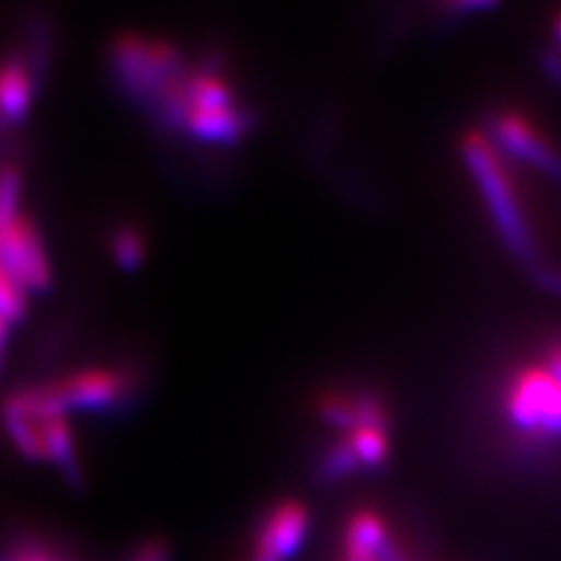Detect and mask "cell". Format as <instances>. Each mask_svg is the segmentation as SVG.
I'll list each match as a JSON object with an SVG mask.
<instances>
[{"mask_svg":"<svg viewBox=\"0 0 561 561\" xmlns=\"http://www.w3.org/2000/svg\"><path fill=\"white\" fill-rule=\"evenodd\" d=\"M111 253L122 270L134 272L146 260V241L134 227H119L111 239Z\"/></svg>","mask_w":561,"mask_h":561,"instance_id":"cell-10","label":"cell"},{"mask_svg":"<svg viewBox=\"0 0 561 561\" xmlns=\"http://www.w3.org/2000/svg\"><path fill=\"white\" fill-rule=\"evenodd\" d=\"M311 515L307 505L284 499L267 507L257 524L249 561H288L302 548V542L309 534Z\"/></svg>","mask_w":561,"mask_h":561,"instance_id":"cell-7","label":"cell"},{"mask_svg":"<svg viewBox=\"0 0 561 561\" xmlns=\"http://www.w3.org/2000/svg\"><path fill=\"white\" fill-rule=\"evenodd\" d=\"M342 561H379L377 550H363L356 546H348V542H342Z\"/></svg>","mask_w":561,"mask_h":561,"instance_id":"cell-14","label":"cell"},{"mask_svg":"<svg viewBox=\"0 0 561 561\" xmlns=\"http://www.w3.org/2000/svg\"><path fill=\"white\" fill-rule=\"evenodd\" d=\"M146 108L167 129L206 146H237L251 129V117L237 101L230 82L214 70L183 66Z\"/></svg>","mask_w":561,"mask_h":561,"instance_id":"cell-1","label":"cell"},{"mask_svg":"<svg viewBox=\"0 0 561 561\" xmlns=\"http://www.w3.org/2000/svg\"><path fill=\"white\" fill-rule=\"evenodd\" d=\"M3 426L28 461H47L57 466L70 484L82 482L73 428L66 412L47 398L41 383L5 398Z\"/></svg>","mask_w":561,"mask_h":561,"instance_id":"cell-3","label":"cell"},{"mask_svg":"<svg viewBox=\"0 0 561 561\" xmlns=\"http://www.w3.org/2000/svg\"><path fill=\"white\" fill-rule=\"evenodd\" d=\"M35 96V70L20 57L12 55L0 61V119L16 122L31 108Z\"/></svg>","mask_w":561,"mask_h":561,"instance_id":"cell-9","label":"cell"},{"mask_svg":"<svg viewBox=\"0 0 561 561\" xmlns=\"http://www.w3.org/2000/svg\"><path fill=\"white\" fill-rule=\"evenodd\" d=\"M26 305H28V290L3 265H0V316H5L10 323L20 321L26 313Z\"/></svg>","mask_w":561,"mask_h":561,"instance_id":"cell-11","label":"cell"},{"mask_svg":"<svg viewBox=\"0 0 561 561\" xmlns=\"http://www.w3.org/2000/svg\"><path fill=\"white\" fill-rule=\"evenodd\" d=\"M461 152L470 169L472 181H476L480 195L489 208L491 222H494L503 243L507 245V251L517 260L526 262V265H531L536 260L534 234L511 173L503 169L499 148L491 144L489 136L468 131L463 136Z\"/></svg>","mask_w":561,"mask_h":561,"instance_id":"cell-4","label":"cell"},{"mask_svg":"<svg viewBox=\"0 0 561 561\" xmlns=\"http://www.w3.org/2000/svg\"><path fill=\"white\" fill-rule=\"evenodd\" d=\"M491 144L538 171H546L550 179L561 181V154L526 117L517 113H499L491 119Z\"/></svg>","mask_w":561,"mask_h":561,"instance_id":"cell-8","label":"cell"},{"mask_svg":"<svg viewBox=\"0 0 561 561\" xmlns=\"http://www.w3.org/2000/svg\"><path fill=\"white\" fill-rule=\"evenodd\" d=\"M8 342H10V321L5 316H0V367H3V360H5Z\"/></svg>","mask_w":561,"mask_h":561,"instance_id":"cell-16","label":"cell"},{"mask_svg":"<svg viewBox=\"0 0 561 561\" xmlns=\"http://www.w3.org/2000/svg\"><path fill=\"white\" fill-rule=\"evenodd\" d=\"M0 265L28 293L47 290L51 284V265L45 241L24 210L0 222Z\"/></svg>","mask_w":561,"mask_h":561,"instance_id":"cell-6","label":"cell"},{"mask_svg":"<svg viewBox=\"0 0 561 561\" xmlns=\"http://www.w3.org/2000/svg\"><path fill=\"white\" fill-rule=\"evenodd\" d=\"M49 400L64 412H111L131 393V377L113 367H87L43 383Z\"/></svg>","mask_w":561,"mask_h":561,"instance_id":"cell-5","label":"cell"},{"mask_svg":"<svg viewBox=\"0 0 561 561\" xmlns=\"http://www.w3.org/2000/svg\"><path fill=\"white\" fill-rule=\"evenodd\" d=\"M540 284L546 286L550 293L561 295V272H554V270L540 272Z\"/></svg>","mask_w":561,"mask_h":561,"instance_id":"cell-15","label":"cell"},{"mask_svg":"<svg viewBox=\"0 0 561 561\" xmlns=\"http://www.w3.org/2000/svg\"><path fill=\"white\" fill-rule=\"evenodd\" d=\"M129 561H171V548L162 538H150L131 552Z\"/></svg>","mask_w":561,"mask_h":561,"instance_id":"cell-13","label":"cell"},{"mask_svg":"<svg viewBox=\"0 0 561 561\" xmlns=\"http://www.w3.org/2000/svg\"><path fill=\"white\" fill-rule=\"evenodd\" d=\"M0 561H68L47 542L16 540L0 550Z\"/></svg>","mask_w":561,"mask_h":561,"instance_id":"cell-12","label":"cell"},{"mask_svg":"<svg viewBox=\"0 0 561 561\" xmlns=\"http://www.w3.org/2000/svg\"><path fill=\"white\" fill-rule=\"evenodd\" d=\"M505 426L519 440L548 445L561 440V342L507 375L501 391Z\"/></svg>","mask_w":561,"mask_h":561,"instance_id":"cell-2","label":"cell"},{"mask_svg":"<svg viewBox=\"0 0 561 561\" xmlns=\"http://www.w3.org/2000/svg\"><path fill=\"white\" fill-rule=\"evenodd\" d=\"M554 33H557V41H559V45H561V14L557 16V22H554Z\"/></svg>","mask_w":561,"mask_h":561,"instance_id":"cell-17","label":"cell"}]
</instances>
